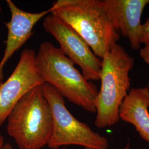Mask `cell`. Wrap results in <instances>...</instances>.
Here are the masks:
<instances>
[{
    "instance_id": "30bf717a",
    "label": "cell",
    "mask_w": 149,
    "mask_h": 149,
    "mask_svg": "<svg viewBox=\"0 0 149 149\" xmlns=\"http://www.w3.org/2000/svg\"><path fill=\"white\" fill-rule=\"evenodd\" d=\"M149 89L133 88L119 109V117L135 128L140 136L149 143Z\"/></svg>"
},
{
    "instance_id": "8992f818",
    "label": "cell",
    "mask_w": 149,
    "mask_h": 149,
    "mask_svg": "<svg viewBox=\"0 0 149 149\" xmlns=\"http://www.w3.org/2000/svg\"><path fill=\"white\" fill-rule=\"evenodd\" d=\"M43 27L58 42L61 51L80 66L86 80H100L101 59L96 56L88 44L72 27L52 14L45 17Z\"/></svg>"
},
{
    "instance_id": "4fadbf2b",
    "label": "cell",
    "mask_w": 149,
    "mask_h": 149,
    "mask_svg": "<svg viewBox=\"0 0 149 149\" xmlns=\"http://www.w3.org/2000/svg\"><path fill=\"white\" fill-rule=\"evenodd\" d=\"M2 149H13L12 145L8 143H5Z\"/></svg>"
},
{
    "instance_id": "8fae6325",
    "label": "cell",
    "mask_w": 149,
    "mask_h": 149,
    "mask_svg": "<svg viewBox=\"0 0 149 149\" xmlns=\"http://www.w3.org/2000/svg\"><path fill=\"white\" fill-rule=\"evenodd\" d=\"M140 43L145 45H149V18H148L144 24H142Z\"/></svg>"
},
{
    "instance_id": "7c38bea8",
    "label": "cell",
    "mask_w": 149,
    "mask_h": 149,
    "mask_svg": "<svg viewBox=\"0 0 149 149\" xmlns=\"http://www.w3.org/2000/svg\"><path fill=\"white\" fill-rule=\"evenodd\" d=\"M140 55L141 58L144 60V61L149 65V45H145L143 48H140ZM147 87L149 89V80Z\"/></svg>"
},
{
    "instance_id": "6da1fadb",
    "label": "cell",
    "mask_w": 149,
    "mask_h": 149,
    "mask_svg": "<svg viewBox=\"0 0 149 149\" xmlns=\"http://www.w3.org/2000/svg\"><path fill=\"white\" fill-rule=\"evenodd\" d=\"M50 13L69 24L102 59L120 38L100 0H58Z\"/></svg>"
},
{
    "instance_id": "3957f363",
    "label": "cell",
    "mask_w": 149,
    "mask_h": 149,
    "mask_svg": "<svg viewBox=\"0 0 149 149\" xmlns=\"http://www.w3.org/2000/svg\"><path fill=\"white\" fill-rule=\"evenodd\" d=\"M101 88L95 100L97 128L110 127L120 120L119 109L130 87L129 72L134 59L117 44L101 59Z\"/></svg>"
},
{
    "instance_id": "277c9868",
    "label": "cell",
    "mask_w": 149,
    "mask_h": 149,
    "mask_svg": "<svg viewBox=\"0 0 149 149\" xmlns=\"http://www.w3.org/2000/svg\"><path fill=\"white\" fill-rule=\"evenodd\" d=\"M7 120V132L19 149H40L48 145L53 120L42 85L38 86L25 95Z\"/></svg>"
},
{
    "instance_id": "5bb4252c",
    "label": "cell",
    "mask_w": 149,
    "mask_h": 149,
    "mask_svg": "<svg viewBox=\"0 0 149 149\" xmlns=\"http://www.w3.org/2000/svg\"><path fill=\"white\" fill-rule=\"evenodd\" d=\"M4 144H5L4 137L0 134V149H2Z\"/></svg>"
},
{
    "instance_id": "9c48e42d",
    "label": "cell",
    "mask_w": 149,
    "mask_h": 149,
    "mask_svg": "<svg viewBox=\"0 0 149 149\" xmlns=\"http://www.w3.org/2000/svg\"><path fill=\"white\" fill-rule=\"evenodd\" d=\"M11 12L10 21L5 23L7 28V37L3 56L0 61V81L3 80L4 66L16 52L31 37L33 29L43 17L50 13V8L38 13H31L19 8L12 0H7Z\"/></svg>"
},
{
    "instance_id": "9a60e30c",
    "label": "cell",
    "mask_w": 149,
    "mask_h": 149,
    "mask_svg": "<svg viewBox=\"0 0 149 149\" xmlns=\"http://www.w3.org/2000/svg\"><path fill=\"white\" fill-rule=\"evenodd\" d=\"M121 149H130V145L129 142L128 141L127 144L125 145V146L123 147V148Z\"/></svg>"
},
{
    "instance_id": "52a82bcc",
    "label": "cell",
    "mask_w": 149,
    "mask_h": 149,
    "mask_svg": "<svg viewBox=\"0 0 149 149\" xmlns=\"http://www.w3.org/2000/svg\"><path fill=\"white\" fill-rule=\"evenodd\" d=\"M36 55L34 50L24 49L10 76L5 82L0 81V126L25 95L45 83L36 67Z\"/></svg>"
},
{
    "instance_id": "ba28073f",
    "label": "cell",
    "mask_w": 149,
    "mask_h": 149,
    "mask_svg": "<svg viewBox=\"0 0 149 149\" xmlns=\"http://www.w3.org/2000/svg\"><path fill=\"white\" fill-rule=\"evenodd\" d=\"M104 8L119 34L127 38L134 50H140L141 18L149 0H104Z\"/></svg>"
},
{
    "instance_id": "5b68a950",
    "label": "cell",
    "mask_w": 149,
    "mask_h": 149,
    "mask_svg": "<svg viewBox=\"0 0 149 149\" xmlns=\"http://www.w3.org/2000/svg\"><path fill=\"white\" fill-rule=\"evenodd\" d=\"M42 87L53 115V131L48 144L50 149L67 145L80 146L85 149H108V139L74 117L58 91L46 82Z\"/></svg>"
},
{
    "instance_id": "7a4b0ae2",
    "label": "cell",
    "mask_w": 149,
    "mask_h": 149,
    "mask_svg": "<svg viewBox=\"0 0 149 149\" xmlns=\"http://www.w3.org/2000/svg\"><path fill=\"white\" fill-rule=\"evenodd\" d=\"M35 64L44 82L63 97L86 111L96 113L97 87L86 79L59 48L49 42H43L36 55Z\"/></svg>"
}]
</instances>
